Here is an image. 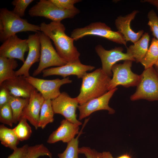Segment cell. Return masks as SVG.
I'll return each instance as SVG.
<instances>
[{"mask_svg":"<svg viewBox=\"0 0 158 158\" xmlns=\"http://www.w3.org/2000/svg\"><path fill=\"white\" fill-rule=\"evenodd\" d=\"M59 8L63 10H70L75 7L74 5L81 1L80 0H50Z\"/></svg>","mask_w":158,"mask_h":158,"instance_id":"obj_32","label":"cell"},{"mask_svg":"<svg viewBox=\"0 0 158 158\" xmlns=\"http://www.w3.org/2000/svg\"><path fill=\"white\" fill-rule=\"evenodd\" d=\"M44 101L42 94L35 89L31 94L28 102L25 108L21 118L26 119L36 130L39 128L40 110Z\"/></svg>","mask_w":158,"mask_h":158,"instance_id":"obj_16","label":"cell"},{"mask_svg":"<svg viewBox=\"0 0 158 158\" xmlns=\"http://www.w3.org/2000/svg\"><path fill=\"white\" fill-rule=\"evenodd\" d=\"M40 42V56L39 65L32 74L37 76L47 68L60 66L67 63L61 58L52 46L50 38L42 32H39Z\"/></svg>","mask_w":158,"mask_h":158,"instance_id":"obj_7","label":"cell"},{"mask_svg":"<svg viewBox=\"0 0 158 158\" xmlns=\"http://www.w3.org/2000/svg\"><path fill=\"white\" fill-rule=\"evenodd\" d=\"M47 156L52 158V154L49 149L43 144L29 146L23 158H38L40 157Z\"/></svg>","mask_w":158,"mask_h":158,"instance_id":"obj_28","label":"cell"},{"mask_svg":"<svg viewBox=\"0 0 158 158\" xmlns=\"http://www.w3.org/2000/svg\"><path fill=\"white\" fill-rule=\"evenodd\" d=\"M0 107L9 102L11 95L7 89L0 86Z\"/></svg>","mask_w":158,"mask_h":158,"instance_id":"obj_35","label":"cell"},{"mask_svg":"<svg viewBox=\"0 0 158 158\" xmlns=\"http://www.w3.org/2000/svg\"><path fill=\"white\" fill-rule=\"evenodd\" d=\"M158 59V40L152 38L150 47L144 58L140 62L146 69L155 65Z\"/></svg>","mask_w":158,"mask_h":158,"instance_id":"obj_26","label":"cell"},{"mask_svg":"<svg viewBox=\"0 0 158 158\" xmlns=\"http://www.w3.org/2000/svg\"><path fill=\"white\" fill-rule=\"evenodd\" d=\"M72 123L66 119L62 120L59 127L49 135L47 140L49 144H53L61 141L68 143L78 134L79 126Z\"/></svg>","mask_w":158,"mask_h":158,"instance_id":"obj_19","label":"cell"},{"mask_svg":"<svg viewBox=\"0 0 158 158\" xmlns=\"http://www.w3.org/2000/svg\"><path fill=\"white\" fill-rule=\"evenodd\" d=\"M0 141L2 145L13 150L18 147L19 141L13 129L9 128L4 124L0 126Z\"/></svg>","mask_w":158,"mask_h":158,"instance_id":"obj_22","label":"cell"},{"mask_svg":"<svg viewBox=\"0 0 158 158\" xmlns=\"http://www.w3.org/2000/svg\"><path fill=\"white\" fill-rule=\"evenodd\" d=\"M150 36L145 32L133 44L127 48V51L130 53L137 63L140 62L145 55L148 49Z\"/></svg>","mask_w":158,"mask_h":158,"instance_id":"obj_20","label":"cell"},{"mask_svg":"<svg viewBox=\"0 0 158 158\" xmlns=\"http://www.w3.org/2000/svg\"><path fill=\"white\" fill-rule=\"evenodd\" d=\"M116 158H131V157L128 154H125L118 156Z\"/></svg>","mask_w":158,"mask_h":158,"instance_id":"obj_38","label":"cell"},{"mask_svg":"<svg viewBox=\"0 0 158 158\" xmlns=\"http://www.w3.org/2000/svg\"><path fill=\"white\" fill-rule=\"evenodd\" d=\"M0 86L5 88L11 96L29 98L35 88L23 76H18L5 81Z\"/></svg>","mask_w":158,"mask_h":158,"instance_id":"obj_18","label":"cell"},{"mask_svg":"<svg viewBox=\"0 0 158 158\" xmlns=\"http://www.w3.org/2000/svg\"><path fill=\"white\" fill-rule=\"evenodd\" d=\"M89 119L85 120L82 129L77 137L67 143L66 149L62 153L58 154L59 158H79L78 138L80 135L83 133V130Z\"/></svg>","mask_w":158,"mask_h":158,"instance_id":"obj_25","label":"cell"},{"mask_svg":"<svg viewBox=\"0 0 158 158\" xmlns=\"http://www.w3.org/2000/svg\"><path fill=\"white\" fill-rule=\"evenodd\" d=\"M33 0H14L11 4L15 7L12 11L17 16L22 17L25 16V9Z\"/></svg>","mask_w":158,"mask_h":158,"instance_id":"obj_30","label":"cell"},{"mask_svg":"<svg viewBox=\"0 0 158 158\" xmlns=\"http://www.w3.org/2000/svg\"><path fill=\"white\" fill-rule=\"evenodd\" d=\"M133 62L126 60L123 63H116L112 66L111 71L113 77L109 83L108 91L116 87L119 85L126 88L138 85L140 76L131 71Z\"/></svg>","mask_w":158,"mask_h":158,"instance_id":"obj_8","label":"cell"},{"mask_svg":"<svg viewBox=\"0 0 158 158\" xmlns=\"http://www.w3.org/2000/svg\"><path fill=\"white\" fill-rule=\"evenodd\" d=\"M139 12L138 10H134L125 16H119L115 20V24L118 31L123 36L126 42L130 41L134 44L143 34V30H140L135 32L130 27L131 21Z\"/></svg>","mask_w":158,"mask_h":158,"instance_id":"obj_17","label":"cell"},{"mask_svg":"<svg viewBox=\"0 0 158 158\" xmlns=\"http://www.w3.org/2000/svg\"><path fill=\"white\" fill-rule=\"evenodd\" d=\"M40 26L31 24L6 8L0 10V41L3 42L19 32L32 31L38 32Z\"/></svg>","mask_w":158,"mask_h":158,"instance_id":"obj_3","label":"cell"},{"mask_svg":"<svg viewBox=\"0 0 158 158\" xmlns=\"http://www.w3.org/2000/svg\"><path fill=\"white\" fill-rule=\"evenodd\" d=\"M80 93L76 97L80 105L100 97L108 91L111 77L101 68L93 72L86 73L83 76Z\"/></svg>","mask_w":158,"mask_h":158,"instance_id":"obj_2","label":"cell"},{"mask_svg":"<svg viewBox=\"0 0 158 158\" xmlns=\"http://www.w3.org/2000/svg\"><path fill=\"white\" fill-rule=\"evenodd\" d=\"M102 153L103 158H114L109 152L104 151Z\"/></svg>","mask_w":158,"mask_h":158,"instance_id":"obj_37","label":"cell"},{"mask_svg":"<svg viewBox=\"0 0 158 158\" xmlns=\"http://www.w3.org/2000/svg\"><path fill=\"white\" fill-rule=\"evenodd\" d=\"M25 79L42 94L45 100H52L57 97L61 93L60 90L61 86L72 82L68 77L61 79L56 78L49 80L30 75L25 77Z\"/></svg>","mask_w":158,"mask_h":158,"instance_id":"obj_9","label":"cell"},{"mask_svg":"<svg viewBox=\"0 0 158 158\" xmlns=\"http://www.w3.org/2000/svg\"><path fill=\"white\" fill-rule=\"evenodd\" d=\"M78 104L76 97L71 98L65 92L61 93L57 97L52 100L54 114H60L69 121L80 125L82 123L77 119L76 113Z\"/></svg>","mask_w":158,"mask_h":158,"instance_id":"obj_10","label":"cell"},{"mask_svg":"<svg viewBox=\"0 0 158 158\" xmlns=\"http://www.w3.org/2000/svg\"><path fill=\"white\" fill-rule=\"evenodd\" d=\"M95 68L94 66L82 64L79 59L68 62L64 66L46 69L42 71V76L45 77L56 75L65 78L69 75H75L79 78H82L87 71H92Z\"/></svg>","mask_w":158,"mask_h":158,"instance_id":"obj_14","label":"cell"},{"mask_svg":"<svg viewBox=\"0 0 158 158\" xmlns=\"http://www.w3.org/2000/svg\"><path fill=\"white\" fill-rule=\"evenodd\" d=\"M89 35L103 37L114 42L123 44L126 47L127 42L121 34L118 31L112 30L106 24L100 22L91 23L85 27L73 30L71 37L74 40H77Z\"/></svg>","mask_w":158,"mask_h":158,"instance_id":"obj_5","label":"cell"},{"mask_svg":"<svg viewBox=\"0 0 158 158\" xmlns=\"http://www.w3.org/2000/svg\"><path fill=\"white\" fill-rule=\"evenodd\" d=\"M142 2L147 3L156 7L158 11V0H141Z\"/></svg>","mask_w":158,"mask_h":158,"instance_id":"obj_36","label":"cell"},{"mask_svg":"<svg viewBox=\"0 0 158 158\" xmlns=\"http://www.w3.org/2000/svg\"><path fill=\"white\" fill-rule=\"evenodd\" d=\"M155 70H156V71H157V74L158 75V68L156 67H155Z\"/></svg>","mask_w":158,"mask_h":158,"instance_id":"obj_40","label":"cell"},{"mask_svg":"<svg viewBox=\"0 0 158 158\" xmlns=\"http://www.w3.org/2000/svg\"><path fill=\"white\" fill-rule=\"evenodd\" d=\"M0 122L11 127L14 124L12 111L9 102L0 107Z\"/></svg>","mask_w":158,"mask_h":158,"instance_id":"obj_29","label":"cell"},{"mask_svg":"<svg viewBox=\"0 0 158 158\" xmlns=\"http://www.w3.org/2000/svg\"><path fill=\"white\" fill-rule=\"evenodd\" d=\"M149 26L152 35L158 40V16L153 9L150 10L147 15Z\"/></svg>","mask_w":158,"mask_h":158,"instance_id":"obj_31","label":"cell"},{"mask_svg":"<svg viewBox=\"0 0 158 158\" xmlns=\"http://www.w3.org/2000/svg\"><path fill=\"white\" fill-rule=\"evenodd\" d=\"M123 49L121 47H115L110 50H106L101 45L95 47V50L100 58L102 63V69L108 76L112 75L111 68L118 61L130 60L135 61L131 54L128 52H123Z\"/></svg>","mask_w":158,"mask_h":158,"instance_id":"obj_11","label":"cell"},{"mask_svg":"<svg viewBox=\"0 0 158 158\" xmlns=\"http://www.w3.org/2000/svg\"><path fill=\"white\" fill-rule=\"evenodd\" d=\"M29 98L11 96L9 102L13 113V123L16 124L20 120L23 111L29 102Z\"/></svg>","mask_w":158,"mask_h":158,"instance_id":"obj_23","label":"cell"},{"mask_svg":"<svg viewBox=\"0 0 158 158\" xmlns=\"http://www.w3.org/2000/svg\"><path fill=\"white\" fill-rule=\"evenodd\" d=\"M79 12V10L76 7L70 10L60 9L50 0H40L28 11L31 17H43L55 22H61L64 19L73 18Z\"/></svg>","mask_w":158,"mask_h":158,"instance_id":"obj_6","label":"cell"},{"mask_svg":"<svg viewBox=\"0 0 158 158\" xmlns=\"http://www.w3.org/2000/svg\"><path fill=\"white\" fill-rule=\"evenodd\" d=\"M18 66L15 59L0 56V85L5 80L16 77L14 70Z\"/></svg>","mask_w":158,"mask_h":158,"instance_id":"obj_21","label":"cell"},{"mask_svg":"<svg viewBox=\"0 0 158 158\" xmlns=\"http://www.w3.org/2000/svg\"><path fill=\"white\" fill-rule=\"evenodd\" d=\"M140 76L136 90L130 96V100L158 101V75L155 68L152 67L145 69Z\"/></svg>","mask_w":158,"mask_h":158,"instance_id":"obj_4","label":"cell"},{"mask_svg":"<svg viewBox=\"0 0 158 158\" xmlns=\"http://www.w3.org/2000/svg\"><path fill=\"white\" fill-rule=\"evenodd\" d=\"M25 118H21L17 125L13 129L20 141H23L29 139L32 133L31 128Z\"/></svg>","mask_w":158,"mask_h":158,"instance_id":"obj_27","label":"cell"},{"mask_svg":"<svg viewBox=\"0 0 158 158\" xmlns=\"http://www.w3.org/2000/svg\"><path fill=\"white\" fill-rule=\"evenodd\" d=\"M29 49L28 39L23 40L16 35L12 36L3 42L0 47V56L17 59L23 63L25 53Z\"/></svg>","mask_w":158,"mask_h":158,"instance_id":"obj_13","label":"cell"},{"mask_svg":"<svg viewBox=\"0 0 158 158\" xmlns=\"http://www.w3.org/2000/svg\"><path fill=\"white\" fill-rule=\"evenodd\" d=\"M28 147V144H25L20 147H18L7 158H23Z\"/></svg>","mask_w":158,"mask_h":158,"instance_id":"obj_34","label":"cell"},{"mask_svg":"<svg viewBox=\"0 0 158 158\" xmlns=\"http://www.w3.org/2000/svg\"><path fill=\"white\" fill-rule=\"evenodd\" d=\"M39 32L30 35L28 39L29 51L28 56L21 67L15 71L16 76H29V71L32 65L40 61L41 45Z\"/></svg>","mask_w":158,"mask_h":158,"instance_id":"obj_15","label":"cell"},{"mask_svg":"<svg viewBox=\"0 0 158 158\" xmlns=\"http://www.w3.org/2000/svg\"><path fill=\"white\" fill-rule=\"evenodd\" d=\"M54 113L52 104V100H45L40 110L38 127L44 129L48 124L54 121Z\"/></svg>","mask_w":158,"mask_h":158,"instance_id":"obj_24","label":"cell"},{"mask_svg":"<svg viewBox=\"0 0 158 158\" xmlns=\"http://www.w3.org/2000/svg\"><path fill=\"white\" fill-rule=\"evenodd\" d=\"M79 154H84L86 158H103L102 152H99L89 147H83L79 148Z\"/></svg>","mask_w":158,"mask_h":158,"instance_id":"obj_33","label":"cell"},{"mask_svg":"<svg viewBox=\"0 0 158 158\" xmlns=\"http://www.w3.org/2000/svg\"><path fill=\"white\" fill-rule=\"evenodd\" d=\"M117 89V88L116 87L110 90L100 97L78 105L79 120H81L94 112L100 110H107L109 114H114L115 110L109 106V103L110 99Z\"/></svg>","mask_w":158,"mask_h":158,"instance_id":"obj_12","label":"cell"},{"mask_svg":"<svg viewBox=\"0 0 158 158\" xmlns=\"http://www.w3.org/2000/svg\"><path fill=\"white\" fill-rule=\"evenodd\" d=\"M155 66L158 68V59L155 65Z\"/></svg>","mask_w":158,"mask_h":158,"instance_id":"obj_39","label":"cell"},{"mask_svg":"<svg viewBox=\"0 0 158 158\" xmlns=\"http://www.w3.org/2000/svg\"><path fill=\"white\" fill-rule=\"evenodd\" d=\"M40 30L53 42L60 57L67 62L79 59L80 53L74 46V40L66 35L65 28L61 22L52 21L49 24L42 23Z\"/></svg>","mask_w":158,"mask_h":158,"instance_id":"obj_1","label":"cell"}]
</instances>
